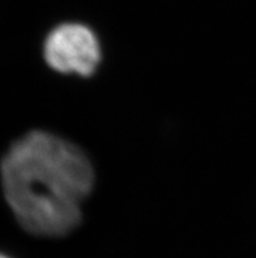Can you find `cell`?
<instances>
[{
  "instance_id": "obj_3",
  "label": "cell",
  "mask_w": 256,
  "mask_h": 258,
  "mask_svg": "<svg viewBox=\"0 0 256 258\" xmlns=\"http://www.w3.org/2000/svg\"><path fill=\"white\" fill-rule=\"evenodd\" d=\"M0 258H10V257H7V255H4V254H0Z\"/></svg>"
},
{
  "instance_id": "obj_1",
  "label": "cell",
  "mask_w": 256,
  "mask_h": 258,
  "mask_svg": "<svg viewBox=\"0 0 256 258\" xmlns=\"http://www.w3.org/2000/svg\"><path fill=\"white\" fill-rule=\"evenodd\" d=\"M0 172L7 202L28 232L59 237L78 226L94 170L76 144L32 131L11 146Z\"/></svg>"
},
{
  "instance_id": "obj_2",
  "label": "cell",
  "mask_w": 256,
  "mask_h": 258,
  "mask_svg": "<svg viewBox=\"0 0 256 258\" xmlns=\"http://www.w3.org/2000/svg\"><path fill=\"white\" fill-rule=\"evenodd\" d=\"M46 63L60 74L92 76L102 59L96 33L77 23L60 24L49 33L43 45Z\"/></svg>"
}]
</instances>
